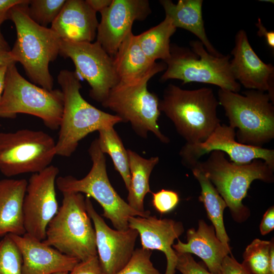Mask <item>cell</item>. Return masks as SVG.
<instances>
[{
	"label": "cell",
	"instance_id": "13",
	"mask_svg": "<svg viewBox=\"0 0 274 274\" xmlns=\"http://www.w3.org/2000/svg\"><path fill=\"white\" fill-rule=\"evenodd\" d=\"M59 168L50 165L29 178L23 203L25 233L39 240L46 237L47 226L58 210L55 190Z\"/></svg>",
	"mask_w": 274,
	"mask_h": 274
},
{
	"label": "cell",
	"instance_id": "31",
	"mask_svg": "<svg viewBox=\"0 0 274 274\" xmlns=\"http://www.w3.org/2000/svg\"><path fill=\"white\" fill-rule=\"evenodd\" d=\"M22 259L17 245L9 234L0 241V274H22Z\"/></svg>",
	"mask_w": 274,
	"mask_h": 274
},
{
	"label": "cell",
	"instance_id": "26",
	"mask_svg": "<svg viewBox=\"0 0 274 274\" xmlns=\"http://www.w3.org/2000/svg\"><path fill=\"white\" fill-rule=\"evenodd\" d=\"M191 169L201 187V191L198 200L204 206L207 216L214 227L216 235L224 245L229 247V238L226 233L223 221V213L227 207V204L214 186L197 165Z\"/></svg>",
	"mask_w": 274,
	"mask_h": 274
},
{
	"label": "cell",
	"instance_id": "25",
	"mask_svg": "<svg viewBox=\"0 0 274 274\" xmlns=\"http://www.w3.org/2000/svg\"><path fill=\"white\" fill-rule=\"evenodd\" d=\"M130 182L128 189L127 203L135 210L144 212V200L148 193H152L149 185L151 174L158 164V156L147 159L135 151L127 149Z\"/></svg>",
	"mask_w": 274,
	"mask_h": 274
},
{
	"label": "cell",
	"instance_id": "30",
	"mask_svg": "<svg viewBox=\"0 0 274 274\" xmlns=\"http://www.w3.org/2000/svg\"><path fill=\"white\" fill-rule=\"evenodd\" d=\"M66 0H28L27 12L37 24L45 27L56 19Z\"/></svg>",
	"mask_w": 274,
	"mask_h": 274
},
{
	"label": "cell",
	"instance_id": "29",
	"mask_svg": "<svg viewBox=\"0 0 274 274\" xmlns=\"http://www.w3.org/2000/svg\"><path fill=\"white\" fill-rule=\"evenodd\" d=\"M273 240L256 238L247 247L242 264L252 274H270V249Z\"/></svg>",
	"mask_w": 274,
	"mask_h": 274
},
{
	"label": "cell",
	"instance_id": "20",
	"mask_svg": "<svg viewBox=\"0 0 274 274\" xmlns=\"http://www.w3.org/2000/svg\"><path fill=\"white\" fill-rule=\"evenodd\" d=\"M98 23L96 12L86 0H66L50 28L61 40L92 42Z\"/></svg>",
	"mask_w": 274,
	"mask_h": 274
},
{
	"label": "cell",
	"instance_id": "12",
	"mask_svg": "<svg viewBox=\"0 0 274 274\" xmlns=\"http://www.w3.org/2000/svg\"><path fill=\"white\" fill-rule=\"evenodd\" d=\"M59 54L72 60L76 73L90 86V97L101 104L119 82L113 57L97 41L78 42L60 39Z\"/></svg>",
	"mask_w": 274,
	"mask_h": 274
},
{
	"label": "cell",
	"instance_id": "9",
	"mask_svg": "<svg viewBox=\"0 0 274 274\" xmlns=\"http://www.w3.org/2000/svg\"><path fill=\"white\" fill-rule=\"evenodd\" d=\"M157 73L152 72L131 81H119L101 105L114 112L122 122H129L139 136L147 138L151 132L161 142L167 144L170 140L161 132L157 122L160 100L147 88L149 81Z\"/></svg>",
	"mask_w": 274,
	"mask_h": 274
},
{
	"label": "cell",
	"instance_id": "18",
	"mask_svg": "<svg viewBox=\"0 0 274 274\" xmlns=\"http://www.w3.org/2000/svg\"><path fill=\"white\" fill-rule=\"evenodd\" d=\"M129 227L136 230L140 236L142 248L163 252L167 260L164 274H175L177 256L172 246L184 231L183 224L170 219L131 216Z\"/></svg>",
	"mask_w": 274,
	"mask_h": 274
},
{
	"label": "cell",
	"instance_id": "10",
	"mask_svg": "<svg viewBox=\"0 0 274 274\" xmlns=\"http://www.w3.org/2000/svg\"><path fill=\"white\" fill-rule=\"evenodd\" d=\"M192 49L170 45V56L161 81L177 79L183 84L198 82L213 84L220 89L237 92L241 85L232 74L228 54L217 57L210 54L199 41L190 43Z\"/></svg>",
	"mask_w": 274,
	"mask_h": 274
},
{
	"label": "cell",
	"instance_id": "15",
	"mask_svg": "<svg viewBox=\"0 0 274 274\" xmlns=\"http://www.w3.org/2000/svg\"><path fill=\"white\" fill-rule=\"evenodd\" d=\"M85 202L94 225L97 256L101 268L106 274H117L131 257L138 232L131 228L125 230L111 228L95 211L90 197H86Z\"/></svg>",
	"mask_w": 274,
	"mask_h": 274
},
{
	"label": "cell",
	"instance_id": "3",
	"mask_svg": "<svg viewBox=\"0 0 274 274\" xmlns=\"http://www.w3.org/2000/svg\"><path fill=\"white\" fill-rule=\"evenodd\" d=\"M219 102L212 89L185 90L173 84L165 88L159 110L173 123L188 144L206 141L220 124Z\"/></svg>",
	"mask_w": 274,
	"mask_h": 274
},
{
	"label": "cell",
	"instance_id": "33",
	"mask_svg": "<svg viewBox=\"0 0 274 274\" xmlns=\"http://www.w3.org/2000/svg\"><path fill=\"white\" fill-rule=\"evenodd\" d=\"M151 193L152 205L160 214L167 213L173 210L180 200L178 193L173 190L162 189Z\"/></svg>",
	"mask_w": 274,
	"mask_h": 274
},
{
	"label": "cell",
	"instance_id": "43",
	"mask_svg": "<svg viewBox=\"0 0 274 274\" xmlns=\"http://www.w3.org/2000/svg\"><path fill=\"white\" fill-rule=\"evenodd\" d=\"M11 49L8 42L2 33L0 25V52H10Z\"/></svg>",
	"mask_w": 274,
	"mask_h": 274
},
{
	"label": "cell",
	"instance_id": "36",
	"mask_svg": "<svg viewBox=\"0 0 274 274\" xmlns=\"http://www.w3.org/2000/svg\"><path fill=\"white\" fill-rule=\"evenodd\" d=\"M219 274H252L232 256L226 255L222 263Z\"/></svg>",
	"mask_w": 274,
	"mask_h": 274
},
{
	"label": "cell",
	"instance_id": "7",
	"mask_svg": "<svg viewBox=\"0 0 274 274\" xmlns=\"http://www.w3.org/2000/svg\"><path fill=\"white\" fill-rule=\"evenodd\" d=\"M218 98L229 125L237 128L238 142L262 147L274 138V107L267 93L249 90L239 94L219 88Z\"/></svg>",
	"mask_w": 274,
	"mask_h": 274
},
{
	"label": "cell",
	"instance_id": "44",
	"mask_svg": "<svg viewBox=\"0 0 274 274\" xmlns=\"http://www.w3.org/2000/svg\"><path fill=\"white\" fill-rule=\"evenodd\" d=\"M70 272H57L53 274H69Z\"/></svg>",
	"mask_w": 274,
	"mask_h": 274
},
{
	"label": "cell",
	"instance_id": "27",
	"mask_svg": "<svg viewBox=\"0 0 274 274\" xmlns=\"http://www.w3.org/2000/svg\"><path fill=\"white\" fill-rule=\"evenodd\" d=\"M177 28L168 17L158 25L136 35L139 45L145 54L152 61L162 59L165 62L170 56L171 37Z\"/></svg>",
	"mask_w": 274,
	"mask_h": 274
},
{
	"label": "cell",
	"instance_id": "6",
	"mask_svg": "<svg viewBox=\"0 0 274 274\" xmlns=\"http://www.w3.org/2000/svg\"><path fill=\"white\" fill-rule=\"evenodd\" d=\"M88 153L92 166L87 175L80 179L71 175L58 177L56 180L58 189L62 193H81L94 198L102 208L103 216L109 219L117 230L129 228L130 217H149V211L141 212L132 209L112 186L107 174L106 157L99 149L97 139L91 142Z\"/></svg>",
	"mask_w": 274,
	"mask_h": 274
},
{
	"label": "cell",
	"instance_id": "42",
	"mask_svg": "<svg viewBox=\"0 0 274 274\" xmlns=\"http://www.w3.org/2000/svg\"><path fill=\"white\" fill-rule=\"evenodd\" d=\"M8 65H0V101L3 93Z\"/></svg>",
	"mask_w": 274,
	"mask_h": 274
},
{
	"label": "cell",
	"instance_id": "24",
	"mask_svg": "<svg viewBox=\"0 0 274 274\" xmlns=\"http://www.w3.org/2000/svg\"><path fill=\"white\" fill-rule=\"evenodd\" d=\"M165 16L174 25L186 29L196 36L211 55L221 57L209 41L206 32L202 14V0H179L177 4L170 0H160Z\"/></svg>",
	"mask_w": 274,
	"mask_h": 274
},
{
	"label": "cell",
	"instance_id": "14",
	"mask_svg": "<svg viewBox=\"0 0 274 274\" xmlns=\"http://www.w3.org/2000/svg\"><path fill=\"white\" fill-rule=\"evenodd\" d=\"M235 138L234 128L220 124L204 142L192 145L186 143L179 153L181 161L191 169L202 156L217 150L227 153L230 161L237 164H247L254 159H261L274 168V150L243 144Z\"/></svg>",
	"mask_w": 274,
	"mask_h": 274
},
{
	"label": "cell",
	"instance_id": "28",
	"mask_svg": "<svg viewBox=\"0 0 274 274\" xmlns=\"http://www.w3.org/2000/svg\"><path fill=\"white\" fill-rule=\"evenodd\" d=\"M97 138L101 151L108 154L112 159L114 166L121 176L128 190L130 182V174L127 150L114 127H107L98 131Z\"/></svg>",
	"mask_w": 274,
	"mask_h": 274
},
{
	"label": "cell",
	"instance_id": "38",
	"mask_svg": "<svg viewBox=\"0 0 274 274\" xmlns=\"http://www.w3.org/2000/svg\"><path fill=\"white\" fill-rule=\"evenodd\" d=\"M25 0H0V25L9 18V13L14 6L22 3Z\"/></svg>",
	"mask_w": 274,
	"mask_h": 274
},
{
	"label": "cell",
	"instance_id": "4",
	"mask_svg": "<svg viewBox=\"0 0 274 274\" xmlns=\"http://www.w3.org/2000/svg\"><path fill=\"white\" fill-rule=\"evenodd\" d=\"M210 153L206 161H199L195 165L203 171L225 200L233 219L242 222L249 215L242 201L251 184L255 180L273 182L274 168L261 159L239 165L227 160L225 153L220 151Z\"/></svg>",
	"mask_w": 274,
	"mask_h": 274
},
{
	"label": "cell",
	"instance_id": "22",
	"mask_svg": "<svg viewBox=\"0 0 274 274\" xmlns=\"http://www.w3.org/2000/svg\"><path fill=\"white\" fill-rule=\"evenodd\" d=\"M27 184L24 179L0 180V237L26 233L23 203Z\"/></svg>",
	"mask_w": 274,
	"mask_h": 274
},
{
	"label": "cell",
	"instance_id": "8",
	"mask_svg": "<svg viewBox=\"0 0 274 274\" xmlns=\"http://www.w3.org/2000/svg\"><path fill=\"white\" fill-rule=\"evenodd\" d=\"M63 109L61 90H48L23 77L16 63L7 66L0 101V117L14 118L23 113L40 118L52 130L59 129Z\"/></svg>",
	"mask_w": 274,
	"mask_h": 274
},
{
	"label": "cell",
	"instance_id": "11",
	"mask_svg": "<svg viewBox=\"0 0 274 274\" xmlns=\"http://www.w3.org/2000/svg\"><path fill=\"white\" fill-rule=\"evenodd\" d=\"M55 155L56 142L43 131L0 132V172L7 177L39 173Z\"/></svg>",
	"mask_w": 274,
	"mask_h": 274
},
{
	"label": "cell",
	"instance_id": "19",
	"mask_svg": "<svg viewBox=\"0 0 274 274\" xmlns=\"http://www.w3.org/2000/svg\"><path fill=\"white\" fill-rule=\"evenodd\" d=\"M9 235L21 253L22 274L70 272L79 262L27 233Z\"/></svg>",
	"mask_w": 274,
	"mask_h": 274
},
{
	"label": "cell",
	"instance_id": "23",
	"mask_svg": "<svg viewBox=\"0 0 274 274\" xmlns=\"http://www.w3.org/2000/svg\"><path fill=\"white\" fill-rule=\"evenodd\" d=\"M114 64L119 81L127 82L147 74L160 73L166 69L165 63L150 60L142 51L137 36L132 32L124 39L113 57Z\"/></svg>",
	"mask_w": 274,
	"mask_h": 274
},
{
	"label": "cell",
	"instance_id": "17",
	"mask_svg": "<svg viewBox=\"0 0 274 274\" xmlns=\"http://www.w3.org/2000/svg\"><path fill=\"white\" fill-rule=\"evenodd\" d=\"M230 60L232 74L240 85L249 90L267 91L274 101V66L263 62L250 45L244 30H239L235 37L234 46Z\"/></svg>",
	"mask_w": 274,
	"mask_h": 274
},
{
	"label": "cell",
	"instance_id": "21",
	"mask_svg": "<svg viewBox=\"0 0 274 274\" xmlns=\"http://www.w3.org/2000/svg\"><path fill=\"white\" fill-rule=\"evenodd\" d=\"M186 236L187 243L178 238L177 243L172 246L173 249L178 253L197 255L202 260L210 272L219 274L223 260L226 255L231 254V250L217 238L214 226L200 220L197 229H188Z\"/></svg>",
	"mask_w": 274,
	"mask_h": 274
},
{
	"label": "cell",
	"instance_id": "40",
	"mask_svg": "<svg viewBox=\"0 0 274 274\" xmlns=\"http://www.w3.org/2000/svg\"><path fill=\"white\" fill-rule=\"evenodd\" d=\"M89 6L96 12H100L112 3V0H86Z\"/></svg>",
	"mask_w": 274,
	"mask_h": 274
},
{
	"label": "cell",
	"instance_id": "1",
	"mask_svg": "<svg viewBox=\"0 0 274 274\" xmlns=\"http://www.w3.org/2000/svg\"><path fill=\"white\" fill-rule=\"evenodd\" d=\"M28 2L25 0L10 10L8 19L14 24L17 34L10 52L32 83L52 90L53 78L49 64L59 54L60 39L50 28L42 26L29 18Z\"/></svg>",
	"mask_w": 274,
	"mask_h": 274
},
{
	"label": "cell",
	"instance_id": "5",
	"mask_svg": "<svg viewBox=\"0 0 274 274\" xmlns=\"http://www.w3.org/2000/svg\"><path fill=\"white\" fill-rule=\"evenodd\" d=\"M62 204L49 222L42 241L79 261L97 255L95 232L81 193H63Z\"/></svg>",
	"mask_w": 274,
	"mask_h": 274
},
{
	"label": "cell",
	"instance_id": "41",
	"mask_svg": "<svg viewBox=\"0 0 274 274\" xmlns=\"http://www.w3.org/2000/svg\"><path fill=\"white\" fill-rule=\"evenodd\" d=\"M12 63H16L10 52H0V65H8Z\"/></svg>",
	"mask_w": 274,
	"mask_h": 274
},
{
	"label": "cell",
	"instance_id": "37",
	"mask_svg": "<svg viewBox=\"0 0 274 274\" xmlns=\"http://www.w3.org/2000/svg\"><path fill=\"white\" fill-rule=\"evenodd\" d=\"M274 228V207H270L263 215L259 229L262 235H264Z\"/></svg>",
	"mask_w": 274,
	"mask_h": 274
},
{
	"label": "cell",
	"instance_id": "32",
	"mask_svg": "<svg viewBox=\"0 0 274 274\" xmlns=\"http://www.w3.org/2000/svg\"><path fill=\"white\" fill-rule=\"evenodd\" d=\"M151 250H134L128 262L117 274H161L151 261Z\"/></svg>",
	"mask_w": 274,
	"mask_h": 274
},
{
	"label": "cell",
	"instance_id": "2",
	"mask_svg": "<svg viewBox=\"0 0 274 274\" xmlns=\"http://www.w3.org/2000/svg\"><path fill=\"white\" fill-rule=\"evenodd\" d=\"M57 81L63 96V109L56 142V154L69 157L88 134L122 122L116 115L101 111L82 96L81 79L75 71L61 70Z\"/></svg>",
	"mask_w": 274,
	"mask_h": 274
},
{
	"label": "cell",
	"instance_id": "39",
	"mask_svg": "<svg viewBox=\"0 0 274 274\" xmlns=\"http://www.w3.org/2000/svg\"><path fill=\"white\" fill-rule=\"evenodd\" d=\"M258 28L257 35L259 37H264L266 40V43L271 48H274V31H268L262 23L260 18L258 19V22L255 24Z\"/></svg>",
	"mask_w": 274,
	"mask_h": 274
},
{
	"label": "cell",
	"instance_id": "35",
	"mask_svg": "<svg viewBox=\"0 0 274 274\" xmlns=\"http://www.w3.org/2000/svg\"><path fill=\"white\" fill-rule=\"evenodd\" d=\"M69 274H106L101 268L97 255L79 261Z\"/></svg>",
	"mask_w": 274,
	"mask_h": 274
},
{
	"label": "cell",
	"instance_id": "34",
	"mask_svg": "<svg viewBox=\"0 0 274 274\" xmlns=\"http://www.w3.org/2000/svg\"><path fill=\"white\" fill-rule=\"evenodd\" d=\"M176 254V269L179 270L182 274H213L196 262L191 254L177 252Z\"/></svg>",
	"mask_w": 274,
	"mask_h": 274
},
{
	"label": "cell",
	"instance_id": "16",
	"mask_svg": "<svg viewBox=\"0 0 274 274\" xmlns=\"http://www.w3.org/2000/svg\"><path fill=\"white\" fill-rule=\"evenodd\" d=\"M151 12L147 0H112L100 12L96 41L113 57L124 39L132 32L133 22L145 20Z\"/></svg>",
	"mask_w": 274,
	"mask_h": 274
}]
</instances>
